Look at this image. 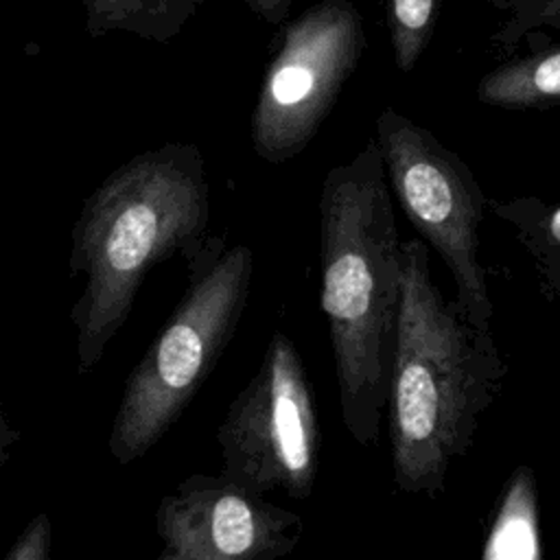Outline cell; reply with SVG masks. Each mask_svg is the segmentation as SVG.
I'll return each instance as SVG.
<instances>
[{
	"instance_id": "cell-1",
	"label": "cell",
	"mask_w": 560,
	"mask_h": 560,
	"mask_svg": "<svg viewBox=\"0 0 560 560\" xmlns=\"http://www.w3.org/2000/svg\"><path fill=\"white\" fill-rule=\"evenodd\" d=\"M492 330L475 326L431 276L422 238L400 241V304L387 385L394 483L435 499L503 387Z\"/></svg>"
},
{
	"instance_id": "cell-2",
	"label": "cell",
	"mask_w": 560,
	"mask_h": 560,
	"mask_svg": "<svg viewBox=\"0 0 560 560\" xmlns=\"http://www.w3.org/2000/svg\"><path fill=\"white\" fill-rule=\"evenodd\" d=\"M319 306L339 413L359 446L378 440L400 304V238L376 140L332 166L319 190Z\"/></svg>"
},
{
	"instance_id": "cell-3",
	"label": "cell",
	"mask_w": 560,
	"mask_h": 560,
	"mask_svg": "<svg viewBox=\"0 0 560 560\" xmlns=\"http://www.w3.org/2000/svg\"><path fill=\"white\" fill-rule=\"evenodd\" d=\"M210 184L192 142H164L112 171L70 232V273L85 287L70 308L79 374L92 372L129 319L147 273L208 238Z\"/></svg>"
},
{
	"instance_id": "cell-4",
	"label": "cell",
	"mask_w": 560,
	"mask_h": 560,
	"mask_svg": "<svg viewBox=\"0 0 560 560\" xmlns=\"http://www.w3.org/2000/svg\"><path fill=\"white\" fill-rule=\"evenodd\" d=\"M186 291L125 381L107 448L120 466L144 457L179 420L232 341L249 300L254 252L208 236L184 256Z\"/></svg>"
},
{
	"instance_id": "cell-5",
	"label": "cell",
	"mask_w": 560,
	"mask_h": 560,
	"mask_svg": "<svg viewBox=\"0 0 560 560\" xmlns=\"http://www.w3.org/2000/svg\"><path fill=\"white\" fill-rule=\"evenodd\" d=\"M374 140L398 208L446 265L464 315L490 330L494 306L481 262L488 195L453 149L394 107L378 114Z\"/></svg>"
},
{
	"instance_id": "cell-6",
	"label": "cell",
	"mask_w": 560,
	"mask_h": 560,
	"mask_svg": "<svg viewBox=\"0 0 560 560\" xmlns=\"http://www.w3.org/2000/svg\"><path fill=\"white\" fill-rule=\"evenodd\" d=\"M363 50L365 26L352 0H319L284 22L249 120L262 162L284 164L311 144Z\"/></svg>"
},
{
	"instance_id": "cell-7",
	"label": "cell",
	"mask_w": 560,
	"mask_h": 560,
	"mask_svg": "<svg viewBox=\"0 0 560 560\" xmlns=\"http://www.w3.org/2000/svg\"><path fill=\"white\" fill-rule=\"evenodd\" d=\"M223 472L260 494L308 499L319 470L315 396L293 339L276 330L217 429Z\"/></svg>"
},
{
	"instance_id": "cell-8",
	"label": "cell",
	"mask_w": 560,
	"mask_h": 560,
	"mask_svg": "<svg viewBox=\"0 0 560 560\" xmlns=\"http://www.w3.org/2000/svg\"><path fill=\"white\" fill-rule=\"evenodd\" d=\"M160 560H278L302 534L300 514L241 481L192 472L155 508Z\"/></svg>"
},
{
	"instance_id": "cell-9",
	"label": "cell",
	"mask_w": 560,
	"mask_h": 560,
	"mask_svg": "<svg viewBox=\"0 0 560 560\" xmlns=\"http://www.w3.org/2000/svg\"><path fill=\"white\" fill-rule=\"evenodd\" d=\"M477 98L499 109H547L560 105V44L532 50L486 72Z\"/></svg>"
},
{
	"instance_id": "cell-10",
	"label": "cell",
	"mask_w": 560,
	"mask_h": 560,
	"mask_svg": "<svg viewBox=\"0 0 560 560\" xmlns=\"http://www.w3.org/2000/svg\"><path fill=\"white\" fill-rule=\"evenodd\" d=\"M481 556L486 560H538L542 556L536 475L529 466H516L510 472Z\"/></svg>"
},
{
	"instance_id": "cell-11",
	"label": "cell",
	"mask_w": 560,
	"mask_h": 560,
	"mask_svg": "<svg viewBox=\"0 0 560 560\" xmlns=\"http://www.w3.org/2000/svg\"><path fill=\"white\" fill-rule=\"evenodd\" d=\"M206 0H81L92 37L127 33L168 44Z\"/></svg>"
},
{
	"instance_id": "cell-12",
	"label": "cell",
	"mask_w": 560,
	"mask_h": 560,
	"mask_svg": "<svg viewBox=\"0 0 560 560\" xmlns=\"http://www.w3.org/2000/svg\"><path fill=\"white\" fill-rule=\"evenodd\" d=\"M488 212L512 225L534 260L542 293L560 304V203H545L536 197L505 201L488 197Z\"/></svg>"
},
{
	"instance_id": "cell-13",
	"label": "cell",
	"mask_w": 560,
	"mask_h": 560,
	"mask_svg": "<svg viewBox=\"0 0 560 560\" xmlns=\"http://www.w3.org/2000/svg\"><path fill=\"white\" fill-rule=\"evenodd\" d=\"M385 11L394 63L411 72L433 37L438 0H385Z\"/></svg>"
},
{
	"instance_id": "cell-14",
	"label": "cell",
	"mask_w": 560,
	"mask_h": 560,
	"mask_svg": "<svg viewBox=\"0 0 560 560\" xmlns=\"http://www.w3.org/2000/svg\"><path fill=\"white\" fill-rule=\"evenodd\" d=\"M505 20L492 33V42L512 50L532 33L553 31L560 37V0H499Z\"/></svg>"
},
{
	"instance_id": "cell-15",
	"label": "cell",
	"mask_w": 560,
	"mask_h": 560,
	"mask_svg": "<svg viewBox=\"0 0 560 560\" xmlns=\"http://www.w3.org/2000/svg\"><path fill=\"white\" fill-rule=\"evenodd\" d=\"M52 556V523L46 512L31 518L4 553L7 560H48Z\"/></svg>"
},
{
	"instance_id": "cell-16",
	"label": "cell",
	"mask_w": 560,
	"mask_h": 560,
	"mask_svg": "<svg viewBox=\"0 0 560 560\" xmlns=\"http://www.w3.org/2000/svg\"><path fill=\"white\" fill-rule=\"evenodd\" d=\"M247 7L267 24L280 26L287 22L293 0H245Z\"/></svg>"
},
{
	"instance_id": "cell-17",
	"label": "cell",
	"mask_w": 560,
	"mask_h": 560,
	"mask_svg": "<svg viewBox=\"0 0 560 560\" xmlns=\"http://www.w3.org/2000/svg\"><path fill=\"white\" fill-rule=\"evenodd\" d=\"M18 442H20V431L9 422V418L4 413V407L0 402V468L7 464V459L11 455V448Z\"/></svg>"
}]
</instances>
